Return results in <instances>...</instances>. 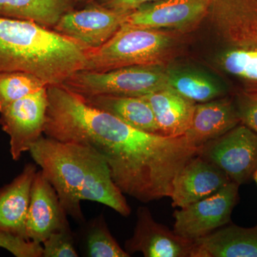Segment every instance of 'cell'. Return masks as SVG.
Masks as SVG:
<instances>
[{
    "label": "cell",
    "mask_w": 257,
    "mask_h": 257,
    "mask_svg": "<svg viewBox=\"0 0 257 257\" xmlns=\"http://www.w3.org/2000/svg\"><path fill=\"white\" fill-rule=\"evenodd\" d=\"M76 6L75 0H0V17L30 20L52 28Z\"/></svg>",
    "instance_id": "cell-19"
},
{
    "label": "cell",
    "mask_w": 257,
    "mask_h": 257,
    "mask_svg": "<svg viewBox=\"0 0 257 257\" xmlns=\"http://www.w3.org/2000/svg\"><path fill=\"white\" fill-rule=\"evenodd\" d=\"M190 257H257V225H226L194 240Z\"/></svg>",
    "instance_id": "cell-16"
},
{
    "label": "cell",
    "mask_w": 257,
    "mask_h": 257,
    "mask_svg": "<svg viewBox=\"0 0 257 257\" xmlns=\"http://www.w3.org/2000/svg\"><path fill=\"white\" fill-rule=\"evenodd\" d=\"M156 1L158 0H98L96 2L109 9L131 12L138 9L142 5Z\"/></svg>",
    "instance_id": "cell-27"
},
{
    "label": "cell",
    "mask_w": 257,
    "mask_h": 257,
    "mask_svg": "<svg viewBox=\"0 0 257 257\" xmlns=\"http://www.w3.org/2000/svg\"><path fill=\"white\" fill-rule=\"evenodd\" d=\"M230 182L222 170L197 155L184 166L174 180L170 197L172 207H187L214 194Z\"/></svg>",
    "instance_id": "cell-13"
},
{
    "label": "cell",
    "mask_w": 257,
    "mask_h": 257,
    "mask_svg": "<svg viewBox=\"0 0 257 257\" xmlns=\"http://www.w3.org/2000/svg\"><path fill=\"white\" fill-rule=\"evenodd\" d=\"M67 216L55 189L42 171H37L27 217V239L42 243L52 233L69 228Z\"/></svg>",
    "instance_id": "cell-12"
},
{
    "label": "cell",
    "mask_w": 257,
    "mask_h": 257,
    "mask_svg": "<svg viewBox=\"0 0 257 257\" xmlns=\"http://www.w3.org/2000/svg\"><path fill=\"white\" fill-rule=\"evenodd\" d=\"M42 257H77L79 256L70 227L52 233L42 243Z\"/></svg>",
    "instance_id": "cell-24"
},
{
    "label": "cell",
    "mask_w": 257,
    "mask_h": 257,
    "mask_svg": "<svg viewBox=\"0 0 257 257\" xmlns=\"http://www.w3.org/2000/svg\"><path fill=\"white\" fill-rule=\"evenodd\" d=\"M62 85L82 96H143L170 87L163 65L130 66L104 72L79 70Z\"/></svg>",
    "instance_id": "cell-5"
},
{
    "label": "cell",
    "mask_w": 257,
    "mask_h": 257,
    "mask_svg": "<svg viewBox=\"0 0 257 257\" xmlns=\"http://www.w3.org/2000/svg\"><path fill=\"white\" fill-rule=\"evenodd\" d=\"M86 60L87 51L52 29L0 17V73L28 72L48 86L62 84Z\"/></svg>",
    "instance_id": "cell-3"
},
{
    "label": "cell",
    "mask_w": 257,
    "mask_h": 257,
    "mask_svg": "<svg viewBox=\"0 0 257 257\" xmlns=\"http://www.w3.org/2000/svg\"><path fill=\"white\" fill-rule=\"evenodd\" d=\"M169 86L194 102L204 103L219 99L224 88L209 76L189 69H167Z\"/></svg>",
    "instance_id": "cell-20"
},
{
    "label": "cell",
    "mask_w": 257,
    "mask_h": 257,
    "mask_svg": "<svg viewBox=\"0 0 257 257\" xmlns=\"http://www.w3.org/2000/svg\"><path fill=\"white\" fill-rule=\"evenodd\" d=\"M252 177L257 184V168L256 170L254 171V172H253Z\"/></svg>",
    "instance_id": "cell-29"
},
{
    "label": "cell",
    "mask_w": 257,
    "mask_h": 257,
    "mask_svg": "<svg viewBox=\"0 0 257 257\" xmlns=\"http://www.w3.org/2000/svg\"><path fill=\"white\" fill-rule=\"evenodd\" d=\"M47 96V138L94 149L121 192L140 202L171 197L175 177L200 153L185 135L172 138L134 128L62 84L48 86Z\"/></svg>",
    "instance_id": "cell-1"
},
{
    "label": "cell",
    "mask_w": 257,
    "mask_h": 257,
    "mask_svg": "<svg viewBox=\"0 0 257 257\" xmlns=\"http://www.w3.org/2000/svg\"><path fill=\"white\" fill-rule=\"evenodd\" d=\"M235 106L240 123L257 134V92L240 95Z\"/></svg>",
    "instance_id": "cell-26"
},
{
    "label": "cell",
    "mask_w": 257,
    "mask_h": 257,
    "mask_svg": "<svg viewBox=\"0 0 257 257\" xmlns=\"http://www.w3.org/2000/svg\"><path fill=\"white\" fill-rule=\"evenodd\" d=\"M98 1V0H75L76 3L77 5H86L89 4V3H94V2Z\"/></svg>",
    "instance_id": "cell-28"
},
{
    "label": "cell",
    "mask_w": 257,
    "mask_h": 257,
    "mask_svg": "<svg viewBox=\"0 0 257 257\" xmlns=\"http://www.w3.org/2000/svg\"><path fill=\"white\" fill-rule=\"evenodd\" d=\"M87 256L128 257L131 256L118 244L109 231L104 216L100 215L89 225L87 234Z\"/></svg>",
    "instance_id": "cell-22"
},
{
    "label": "cell",
    "mask_w": 257,
    "mask_h": 257,
    "mask_svg": "<svg viewBox=\"0 0 257 257\" xmlns=\"http://www.w3.org/2000/svg\"><path fill=\"white\" fill-rule=\"evenodd\" d=\"M80 96L89 105L114 115L134 128L160 135L151 106L143 96Z\"/></svg>",
    "instance_id": "cell-18"
},
{
    "label": "cell",
    "mask_w": 257,
    "mask_h": 257,
    "mask_svg": "<svg viewBox=\"0 0 257 257\" xmlns=\"http://www.w3.org/2000/svg\"><path fill=\"white\" fill-rule=\"evenodd\" d=\"M240 124L236 106L228 98L196 104L192 124L185 135L197 148Z\"/></svg>",
    "instance_id": "cell-15"
},
{
    "label": "cell",
    "mask_w": 257,
    "mask_h": 257,
    "mask_svg": "<svg viewBox=\"0 0 257 257\" xmlns=\"http://www.w3.org/2000/svg\"><path fill=\"white\" fill-rule=\"evenodd\" d=\"M131 12L109 9L94 2L64 13L52 29L86 51L95 50L121 28Z\"/></svg>",
    "instance_id": "cell-6"
},
{
    "label": "cell",
    "mask_w": 257,
    "mask_h": 257,
    "mask_svg": "<svg viewBox=\"0 0 257 257\" xmlns=\"http://www.w3.org/2000/svg\"><path fill=\"white\" fill-rule=\"evenodd\" d=\"M30 152L55 189L67 215L84 221L80 206L84 200L104 204L123 216L131 214L107 162L94 149L42 137Z\"/></svg>",
    "instance_id": "cell-2"
},
{
    "label": "cell",
    "mask_w": 257,
    "mask_h": 257,
    "mask_svg": "<svg viewBox=\"0 0 257 257\" xmlns=\"http://www.w3.org/2000/svg\"><path fill=\"white\" fill-rule=\"evenodd\" d=\"M37 166L29 163L13 182L0 188V231L26 238V221Z\"/></svg>",
    "instance_id": "cell-14"
},
{
    "label": "cell",
    "mask_w": 257,
    "mask_h": 257,
    "mask_svg": "<svg viewBox=\"0 0 257 257\" xmlns=\"http://www.w3.org/2000/svg\"><path fill=\"white\" fill-rule=\"evenodd\" d=\"M211 0H158L133 10L124 25L186 31L207 18Z\"/></svg>",
    "instance_id": "cell-10"
},
{
    "label": "cell",
    "mask_w": 257,
    "mask_h": 257,
    "mask_svg": "<svg viewBox=\"0 0 257 257\" xmlns=\"http://www.w3.org/2000/svg\"><path fill=\"white\" fill-rule=\"evenodd\" d=\"M48 107L47 87L6 106L0 112V126L10 137V152L15 161L42 137Z\"/></svg>",
    "instance_id": "cell-9"
},
{
    "label": "cell",
    "mask_w": 257,
    "mask_h": 257,
    "mask_svg": "<svg viewBox=\"0 0 257 257\" xmlns=\"http://www.w3.org/2000/svg\"><path fill=\"white\" fill-rule=\"evenodd\" d=\"M143 97L151 106L160 135L177 138L188 131L195 110V102L170 87Z\"/></svg>",
    "instance_id": "cell-17"
},
{
    "label": "cell",
    "mask_w": 257,
    "mask_h": 257,
    "mask_svg": "<svg viewBox=\"0 0 257 257\" xmlns=\"http://www.w3.org/2000/svg\"><path fill=\"white\" fill-rule=\"evenodd\" d=\"M194 241L182 237L157 223L150 209L140 207L133 236L125 242L130 255L141 252L146 257H190Z\"/></svg>",
    "instance_id": "cell-11"
},
{
    "label": "cell",
    "mask_w": 257,
    "mask_h": 257,
    "mask_svg": "<svg viewBox=\"0 0 257 257\" xmlns=\"http://www.w3.org/2000/svg\"><path fill=\"white\" fill-rule=\"evenodd\" d=\"M175 44L172 32L123 25L102 46L87 51L82 70L104 72L130 66L163 65Z\"/></svg>",
    "instance_id": "cell-4"
},
{
    "label": "cell",
    "mask_w": 257,
    "mask_h": 257,
    "mask_svg": "<svg viewBox=\"0 0 257 257\" xmlns=\"http://www.w3.org/2000/svg\"><path fill=\"white\" fill-rule=\"evenodd\" d=\"M227 73L257 82V49L234 48L224 52L218 60Z\"/></svg>",
    "instance_id": "cell-23"
},
{
    "label": "cell",
    "mask_w": 257,
    "mask_h": 257,
    "mask_svg": "<svg viewBox=\"0 0 257 257\" xmlns=\"http://www.w3.org/2000/svg\"><path fill=\"white\" fill-rule=\"evenodd\" d=\"M48 87L37 76L28 72L0 73V112L12 103Z\"/></svg>",
    "instance_id": "cell-21"
},
{
    "label": "cell",
    "mask_w": 257,
    "mask_h": 257,
    "mask_svg": "<svg viewBox=\"0 0 257 257\" xmlns=\"http://www.w3.org/2000/svg\"><path fill=\"white\" fill-rule=\"evenodd\" d=\"M239 186L230 182L209 197L175 210L173 231L194 241L229 224L239 197Z\"/></svg>",
    "instance_id": "cell-8"
},
{
    "label": "cell",
    "mask_w": 257,
    "mask_h": 257,
    "mask_svg": "<svg viewBox=\"0 0 257 257\" xmlns=\"http://www.w3.org/2000/svg\"><path fill=\"white\" fill-rule=\"evenodd\" d=\"M199 155L241 185L249 180L257 168V134L240 123L205 144Z\"/></svg>",
    "instance_id": "cell-7"
},
{
    "label": "cell",
    "mask_w": 257,
    "mask_h": 257,
    "mask_svg": "<svg viewBox=\"0 0 257 257\" xmlns=\"http://www.w3.org/2000/svg\"><path fill=\"white\" fill-rule=\"evenodd\" d=\"M0 248L8 250L17 257H42V243L0 231Z\"/></svg>",
    "instance_id": "cell-25"
}]
</instances>
